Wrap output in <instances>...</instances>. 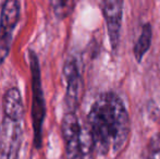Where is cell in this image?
I'll list each match as a JSON object with an SVG mask.
<instances>
[{"label": "cell", "mask_w": 160, "mask_h": 159, "mask_svg": "<svg viewBox=\"0 0 160 159\" xmlns=\"http://www.w3.org/2000/svg\"><path fill=\"white\" fill-rule=\"evenodd\" d=\"M86 124L99 155H107L110 151L117 154L127 144L130 117L122 98L113 92H106L96 98Z\"/></svg>", "instance_id": "obj_1"}, {"label": "cell", "mask_w": 160, "mask_h": 159, "mask_svg": "<svg viewBox=\"0 0 160 159\" xmlns=\"http://www.w3.org/2000/svg\"><path fill=\"white\" fill-rule=\"evenodd\" d=\"M68 159H95V146L87 124H81L75 112H67L61 121Z\"/></svg>", "instance_id": "obj_2"}, {"label": "cell", "mask_w": 160, "mask_h": 159, "mask_svg": "<svg viewBox=\"0 0 160 159\" xmlns=\"http://www.w3.org/2000/svg\"><path fill=\"white\" fill-rule=\"evenodd\" d=\"M32 84V124L34 132V147L39 149L42 145V125L46 118V102L42 87V75L38 56L33 49L28 50Z\"/></svg>", "instance_id": "obj_3"}, {"label": "cell", "mask_w": 160, "mask_h": 159, "mask_svg": "<svg viewBox=\"0 0 160 159\" xmlns=\"http://www.w3.org/2000/svg\"><path fill=\"white\" fill-rule=\"evenodd\" d=\"M22 143V121L3 116L0 123V159H18Z\"/></svg>", "instance_id": "obj_4"}, {"label": "cell", "mask_w": 160, "mask_h": 159, "mask_svg": "<svg viewBox=\"0 0 160 159\" xmlns=\"http://www.w3.org/2000/svg\"><path fill=\"white\" fill-rule=\"evenodd\" d=\"M20 20V2L7 0L2 3L0 12V66L8 57L12 35Z\"/></svg>", "instance_id": "obj_5"}, {"label": "cell", "mask_w": 160, "mask_h": 159, "mask_svg": "<svg viewBox=\"0 0 160 159\" xmlns=\"http://www.w3.org/2000/svg\"><path fill=\"white\" fill-rule=\"evenodd\" d=\"M63 75L67 82L64 102L67 107V112H75L78 108L82 99L84 83L81 77L78 63L74 58H69L65 60L63 66Z\"/></svg>", "instance_id": "obj_6"}, {"label": "cell", "mask_w": 160, "mask_h": 159, "mask_svg": "<svg viewBox=\"0 0 160 159\" xmlns=\"http://www.w3.org/2000/svg\"><path fill=\"white\" fill-rule=\"evenodd\" d=\"M103 17L107 23L109 40L113 50H117L120 42V31L123 17V1L106 0L101 3Z\"/></svg>", "instance_id": "obj_7"}, {"label": "cell", "mask_w": 160, "mask_h": 159, "mask_svg": "<svg viewBox=\"0 0 160 159\" xmlns=\"http://www.w3.org/2000/svg\"><path fill=\"white\" fill-rule=\"evenodd\" d=\"M2 110L4 117L21 120L24 117V105L19 88L10 87L2 97Z\"/></svg>", "instance_id": "obj_8"}, {"label": "cell", "mask_w": 160, "mask_h": 159, "mask_svg": "<svg viewBox=\"0 0 160 159\" xmlns=\"http://www.w3.org/2000/svg\"><path fill=\"white\" fill-rule=\"evenodd\" d=\"M152 39V28L149 23H146L142 27V33L139 35L137 42H135L134 49H133L134 57L137 62H142L143 57L148 51V49L150 48Z\"/></svg>", "instance_id": "obj_9"}, {"label": "cell", "mask_w": 160, "mask_h": 159, "mask_svg": "<svg viewBox=\"0 0 160 159\" xmlns=\"http://www.w3.org/2000/svg\"><path fill=\"white\" fill-rule=\"evenodd\" d=\"M75 1H51L50 6L55 17L59 20L68 17L75 8Z\"/></svg>", "instance_id": "obj_10"}, {"label": "cell", "mask_w": 160, "mask_h": 159, "mask_svg": "<svg viewBox=\"0 0 160 159\" xmlns=\"http://www.w3.org/2000/svg\"><path fill=\"white\" fill-rule=\"evenodd\" d=\"M147 159H160V140L152 138Z\"/></svg>", "instance_id": "obj_11"}]
</instances>
